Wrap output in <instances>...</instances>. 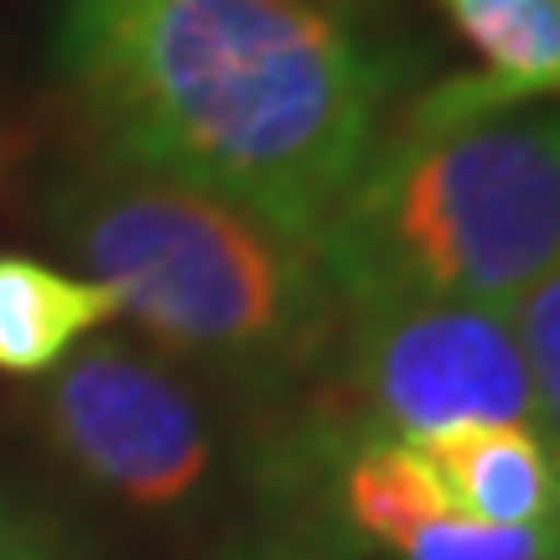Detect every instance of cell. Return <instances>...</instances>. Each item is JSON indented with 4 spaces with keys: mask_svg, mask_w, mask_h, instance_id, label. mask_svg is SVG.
<instances>
[{
    "mask_svg": "<svg viewBox=\"0 0 560 560\" xmlns=\"http://www.w3.org/2000/svg\"><path fill=\"white\" fill-rule=\"evenodd\" d=\"M52 229L166 359L255 400L338 359L342 306L317 255L229 202L100 161L58 187Z\"/></svg>",
    "mask_w": 560,
    "mask_h": 560,
    "instance_id": "7a4b0ae2",
    "label": "cell"
},
{
    "mask_svg": "<svg viewBox=\"0 0 560 560\" xmlns=\"http://www.w3.org/2000/svg\"><path fill=\"white\" fill-rule=\"evenodd\" d=\"M342 317V380L359 425L400 441L452 425H535V384L503 306L384 301Z\"/></svg>",
    "mask_w": 560,
    "mask_h": 560,
    "instance_id": "5b68a950",
    "label": "cell"
},
{
    "mask_svg": "<svg viewBox=\"0 0 560 560\" xmlns=\"http://www.w3.org/2000/svg\"><path fill=\"white\" fill-rule=\"evenodd\" d=\"M42 431L83 482L140 514H182L213 488L223 436L202 395L136 342H89L52 369Z\"/></svg>",
    "mask_w": 560,
    "mask_h": 560,
    "instance_id": "277c9868",
    "label": "cell"
},
{
    "mask_svg": "<svg viewBox=\"0 0 560 560\" xmlns=\"http://www.w3.org/2000/svg\"><path fill=\"white\" fill-rule=\"evenodd\" d=\"M0 560H89L52 514L0 493Z\"/></svg>",
    "mask_w": 560,
    "mask_h": 560,
    "instance_id": "8fae6325",
    "label": "cell"
},
{
    "mask_svg": "<svg viewBox=\"0 0 560 560\" xmlns=\"http://www.w3.org/2000/svg\"><path fill=\"white\" fill-rule=\"evenodd\" d=\"M219 560H353V545L317 499L270 493V509L223 545Z\"/></svg>",
    "mask_w": 560,
    "mask_h": 560,
    "instance_id": "9c48e42d",
    "label": "cell"
},
{
    "mask_svg": "<svg viewBox=\"0 0 560 560\" xmlns=\"http://www.w3.org/2000/svg\"><path fill=\"white\" fill-rule=\"evenodd\" d=\"M109 317H120L109 285L32 255H0V374H52Z\"/></svg>",
    "mask_w": 560,
    "mask_h": 560,
    "instance_id": "ba28073f",
    "label": "cell"
},
{
    "mask_svg": "<svg viewBox=\"0 0 560 560\" xmlns=\"http://www.w3.org/2000/svg\"><path fill=\"white\" fill-rule=\"evenodd\" d=\"M317 270L342 312L514 306L560 260V109L400 125L327 213Z\"/></svg>",
    "mask_w": 560,
    "mask_h": 560,
    "instance_id": "3957f363",
    "label": "cell"
},
{
    "mask_svg": "<svg viewBox=\"0 0 560 560\" xmlns=\"http://www.w3.org/2000/svg\"><path fill=\"white\" fill-rule=\"evenodd\" d=\"M416 52L369 0H62V89L125 172L296 244L384 140Z\"/></svg>",
    "mask_w": 560,
    "mask_h": 560,
    "instance_id": "6da1fadb",
    "label": "cell"
},
{
    "mask_svg": "<svg viewBox=\"0 0 560 560\" xmlns=\"http://www.w3.org/2000/svg\"><path fill=\"white\" fill-rule=\"evenodd\" d=\"M509 322L535 384V425L560 452V260L509 306Z\"/></svg>",
    "mask_w": 560,
    "mask_h": 560,
    "instance_id": "30bf717a",
    "label": "cell"
},
{
    "mask_svg": "<svg viewBox=\"0 0 560 560\" xmlns=\"http://www.w3.org/2000/svg\"><path fill=\"white\" fill-rule=\"evenodd\" d=\"M488 68L425 89L405 125H462L535 100H560V0H436Z\"/></svg>",
    "mask_w": 560,
    "mask_h": 560,
    "instance_id": "8992f818",
    "label": "cell"
},
{
    "mask_svg": "<svg viewBox=\"0 0 560 560\" xmlns=\"http://www.w3.org/2000/svg\"><path fill=\"white\" fill-rule=\"evenodd\" d=\"M416 446L467 520L503 529L560 524V452L540 425H452Z\"/></svg>",
    "mask_w": 560,
    "mask_h": 560,
    "instance_id": "52a82bcc",
    "label": "cell"
}]
</instances>
